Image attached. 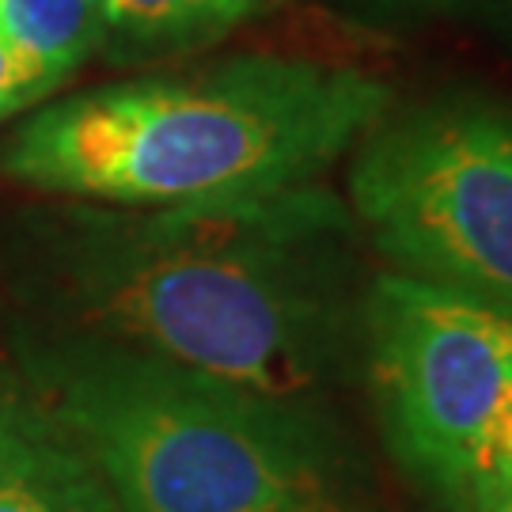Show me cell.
<instances>
[{
    "mask_svg": "<svg viewBox=\"0 0 512 512\" xmlns=\"http://www.w3.org/2000/svg\"><path fill=\"white\" fill-rule=\"evenodd\" d=\"M505 4V12H509V19H512V0H501Z\"/></svg>",
    "mask_w": 512,
    "mask_h": 512,
    "instance_id": "7c38bea8",
    "label": "cell"
},
{
    "mask_svg": "<svg viewBox=\"0 0 512 512\" xmlns=\"http://www.w3.org/2000/svg\"><path fill=\"white\" fill-rule=\"evenodd\" d=\"M0 512H122L80 444L19 391H0Z\"/></svg>",
    "mask_w": 512,
    "mask_h": 512,
    "instance_id": "8992f818",
    "label": "cell"
},
{
    "mask_svg": "<svg viewBox=\"0 0 512 512\" xmlns=\"http://www.w3.org/2000/svg\"><path fill=\"white\" fill-rule=\"evenodd\" d=\"M490 512H512V494L505 497V501H501V505H494V509H490Z\"/></svg>",
    "mask_w": 512,
    "mask_h": 512,
    "instance_id": "30bf717a",
    "label": "cell"
},
{
    "mask_svg": "<svg viewBox=\"0 0 512 512\" xmlns=\"http://www.w3.org/2000/svg\"><path fill=\"white\" fill-rule=\"evenodd\" d=\"M270 4H277V0H258V12H262V8H270Z\"/></svg>",
    "mask_w": 512,
    "mask_h": 512,
    "instance_id": "8fae6325",
    "label": "cell"
},
{
    "mask_svg": "<svg viewBox=\"0 0 512 512\" xmlns=\"http://www.w3.org/2000/svg\"><path fill=\"white\" fill-rule=\"evenodd\" d=\"M361 361L395 463L444 512L512 494V315L406 274H376Z\"/></svg>",
    "mask_w": 512,
    "mask_h": 512,
    "instance_id": "277c9868",
    "label": "cell"
},
{
    "mask_svg": "<svg viewBox=\"0 0 512 512\" xmlns=\"http://www.w3.org/2000/svg\"><path fill=\"white\" fill-rule=\"evenodd\" d=\"M387 110L391 88L361 69L232 57L42 107L4 145L0 175L99 205L262 198L319 183Z\"/></svg>",
    "mask_w": 512,
    "mask_h": 512,
    "instance_id": "7a4b0ae2",
    "label": "cell"
},
{
    "mask_svg": "<svg viewBox=\"0 0 512 512\" xmlns=\"http://www.w3.org/2000/svg\"><path fill=\"white\" fill-rule=\"evenodd\" d=\"M0 27L57 76H69L103 42L99 0H0Z\"/></svg>",
    "mask_w": 512,
    "mask_h": 512,
    "instance_id": "ba28073f",
    "label": "cell"
},
{
    "mask_svg": "<svg viewBox=\"0 0 512 512\" xmlns=\"http://www.w3.org/2000/svg\"><path fill=\"white\" fill-rule=\"evenodd\" d=\"M27 395L80 444L122 512L349 509L357 456L304 399L46 327L19 338Z\"/></svg>",
    "mask_w": 512,
    "mask_h": 512,
    "instance_id": "3957f363",
    "label": "cell"
},
{
    "mask_svg": "<svg viewBox=\"0 0 512 512\" xmlns=\"http://www.w3.org/2000/svg\"><path fill=\"white\" fill-rule=\"evenodd\" d=\"M65 76L31 57L16 38L0 27V118L23 107H35L42 95H50Z\"/></svg>",
    "mask_w": 512,
    "mask_h": 512,
    "instance_id": "9c48e42d",
    "label": "cell"
},
{
    "mask_svg": "<svg viewBox=\"0 0 512 512\" xmlns=\"http://www.w3.org/2000/svg\"><path fill=\"white\" fill-rule=\"evenodd\" d=\"M330 512H357V509H353V505H349V509H330Z\"/></svg>",
    "mask_w": 512,
    "mask_h": 512,
    "instance_id": "4fadbf2b",
    "label": "cell"
},
{
    "mask_svg": "<svg viewBox=\"0 0 512 512\" xmlns=\"http://www.w3.org/2000/svg\"><path fill=\"white\" fill-rule=\"evenodd\" d=\"M357 220L327 186L194 205L73 202L27 224L23 293L50 323L277 399L361 361Z\"/></svg>",
    "mask_w": 512,
    "mask_h": 512,
    "instance_id": "6da1fadb",
    "label": "cell"
},
{
    "mask_svg": "<svg viewBox=\"0 0 512 512\" xmlns=\"http://www.w3.org/2000/svg\"><path fill=\"white\" fill-rule=\"evenodd\" d=\"M346 205L395 274L512 315V107L459 92L387 110L353 152Z\"/></svg>",
    "mask_w": 512,
    "mask_h": 512,
    "instance_id": "5b68a950",
    "label": "cell"
},
{
    "mask_svg": "<svg viewBox=\"0 0 512 512\" xmlns=\"http://www.w3.org/2000/svg\"><path fill=\"white\" fill-rule=\"evenodd\" d=\"M103 38L133 54H175L228 35L258 12V0H99Z\"/></svg>",
    "mask_w": 512,
    "mask_h": 512,
    "instance_id": "52a82bcc",
    "label": "cell"
}]
</instances>
